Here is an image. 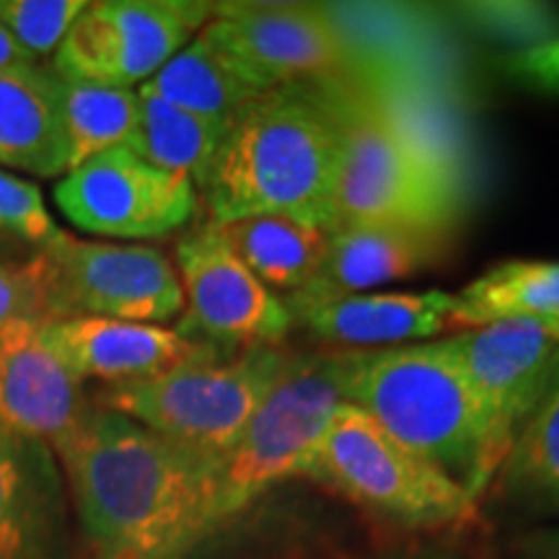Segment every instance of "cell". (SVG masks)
<instances>
[{
  "label": "cell",
  "instance_id": "cell-23",
  "mask_svg": "<svg viewBox=\"0 0 559 559\" xmlns=\"http://www.w3.org/2000/svg\"><path fill=\"white\" fill-rule=\"evenodd\" d=\"M138 122L124 145L158 169L185 174L198 187L230 120L179 109L145 94H138Z\"/></svg>",
  "mask_w": 559,
  "mask_h": 559
},
{
  "label": "cell",
  "instance_id": "cell-21",
  "mask_svg": "<svg viewBox=\"0 0 559 559\" xmlns=\"http://www.w3.org/2000/svg\"><path fill=\"white\" fill-rule=\"evenodd\" d=\"M223 239L264 288L296 296L324 262L326 230L290 215H257L218 226Z\"/></svg>",
  "mask_w": 559,
  "mask_h": 559
},
{
  "label": "cell",
  "instance_id": "cell-13",
  "mask_svg": "<svg viewBox=\"0 0 559 559\" xmlns=\"http://www.w3.org/2000/svg\"><path fill=\"white\" fill-rule=\"evenodd\" d=\"M174 267L187 306L181 337L218 347L283 345L288 337V306L243 267L215 223L181 236Z\"/></svg>",
  "mask_w": 559,
  "mask_h": 559
},
{
  "label": "cell",
  "instance_id": "cell-22",
  "mask_svg": "<svg viewBox=\"0 0 559 559\" xmlns=\"http://www.w3.org/2000/svg\"><path fill=\"white\" fill-rule=\"evenodd\" d=\"M498 321H544L559 326V262L495 264L453 296L451 326L477 330Z\"/></svg>",
  "mask_w": 559,
  "mask_h": 559
},
{
  "label": "cell",
  "instance_id": "cell-31",
  "mask_svg": "<svg viewBox=\"0 0 559 559\" xmlns=\"http://www.w3.org/2000/svg\"><path fill=\"white\" fill-rule=\"evenodd\" d=\"M542 555H544V559H559V534L549 536V539H544Z\"/></svg>",
  "mask_w": 559,
  "mask_h": 559
},
{
  "label": "cell",
  "instance_id": "cell-8",
  "mask_svg": "<svg viewBox=\"0 0 559 559\" xmlns=\"http://www.w3.org/2000/svg\"><path fill=\"white\" fill-rule=\"evenodd\" d=\"M47 321L96 317L164 324L185 309L177 267L143 243L86 241L62 234L32 257Z\"/></svg>",
  "mask_w": 559,
  "mask_h": 559
},
{
  "label": "cell",
  "instance_id": "cell-6",
  "mask_svg": "<svg viewBox=\"0 0 559 559\" xmlns=\"http://www.w3.org/2000/svg\"><path fill=\"white\" fill-rule=\"evenodd\" d=\"M349 349L293 355L288 370L215 461L218 521L228 526L267 489L304 479L306 466L345 404Z\"/></svg>",
  "mask_w": 559,
  "mask_h": 559
},
{
  "label": "cell",
  "instance_id": "cell-7",
  "mask_svg": "<svg viewBox=\"0 0 559 559\" xmlns=\"http://www.w3.org/2000/svg\"><path fill=\"white\" fill-rule=\"evenodd\" d=\"M304 479L319 481L376 519L430 531L474 519L477 500L451 477L391 438L366 412L342 404Z\"/></svg>",
  "mask_w": 559,
  "mask_h": 559
},
{
  "label": "cell",
  "instance_id": "cell-28",
  "mask_svg": "<svg viewBox=\"0 0 559 559\" xmlns=\"http://www.w3.org/2000/svg\"><path fill=\"white\" fill-rule=\"evenodd\" d=\"M13 321H47L45 296L32 262L0 264V330Z\"/></svg>",
  "mask_w": 559,
  "mask_h": 559
},
{
  "label": "cell",
  "instance_id": "cell-5",
  "mask_svg": "<svg viewBox=\"0 0 559 559\" xmlns=\"http://www.w3.org/2000/svg\"><path fill=\"white\" fill-rule=\"evenodd\" d=\"M293 355L283 345H249L153 379L109 383L99 407L120 412L174 445L218 461L283 379Z\"/></svg>",
  "mask_w": 559,
  "mask_h": 559
},
{
  "label": "cell",
  "instance_id": "cell-30",
  "mask_svg": "<svg viewBox=\"0 0 559 559\" xmlns=\"http://www.w3.org/2000/svg\"><path fill=\"white\" fill-rule=\"evenodd\" d=\"M26 66H37L29 55H26L21 47L13 41V37L0 24V70H11V68H26Z\"/></svg>",
  "mask_w": 559,
  "mask_h": 559
},
{
  "label": "cell",
  "instance_id": "cell-1",
  "mask_svg": "<svg viewBox=\"0 0 559 559\" xmlns=\"http://www.w3.org/2000/svg\"><path fill=\"white\" fill-rule=\"evenodd\" d=\"M91 559H187L223 528L215 461L99 404L55 451Z\"/></svg>",
  "mask_w": 559,
  "mask_h": 559
},
{
  "label": "cell",
  "instance_id": "cell-18",
  "mask_svg": "<svg viewBox=\"0 0 559 559\" xmlns=\"http://www.w3.org/2000/svg\"><path fill=\"white\" fill-rule=\"evenodd\" d=\"M285 304V300H283ZM293 324L347 349H383L440 337L451 330V293H379L321 304H285Z\"/></svg>",
  "mask_w": 559,
  "mask_h": 559
},
{
  "label": "cell",
  "instance_id": "cell-17",
  "mask_svg": "<svg viewBox=\"0 0 559 559\" xmlns=\"http://www.w3.org/2000/svg\"><path fill=\"white\" fill-rule=\"evenodd\" d=\"M445 230L404 223H355L326 230L324 262L317 277L285 304H321L391 280L409 277L440 257Z\"/></svg>",
  "mask_w": 559,
  "mask_h": 559
},
{
  "label": "cell",
  "instance_id": "cell-32",
  "mask_svg": "<svg viewBox=\"0 0 559 559\" xmlns=\"http://www.w3.org/2000/svg\"><path fill=\"white\" fill-rule=\"evenodd\" d=\"M430 559H440V557H430Z\"/></svg>",
  "mask_w": 559,
  "mask_h": 559
},
{
  "label": "cell",
  "instance_id": "cell-29",
  "mask_svg": "<svg viewBox=\"0 0 559 559\" xmlns=\"http://www.w3.org/2000/svg\"><path fill=\"white\" fill-rule=\"evenodd\" d=\"M502 70L521 86L559 96V37L510 52L502 60Z\"/></svg>",
  "mask_w": 559,
  "mask_h": 559
},
{
  "label": "cell",
  "instance_id": "cell-9",
  "mask_svg": "<svg viewBox=\"0 0 559 559\" xmlns=\"http://www.w3.org/2000/svg\"><path fill=\"white\" fill-rule=\"evenodd\" d=\"M205 0H99L86 9L52 58L60 79L111 88L143 86L213 19Z\"/></svg>",
  "mask_w": 559,
  "mask_h": 559
},
{
  "label": "cell",
  "instance_id": "cell-4",
  "mask_svg": "<svg viewBox=\"0 0 559 559\" xmlns=\"http://www.w3.org/2000/svg\"><path fill=\"white\" fill-rule=\"evenodd\" d=\"M345 404L373 417L477 502L498 479L469 383L443 340L349 349Z\"/></svg>",
  "mask_w": 559,
  "mask_h": 559
},
{
  "label": "cell",
  "instance_id": "cell-20",
  "mask_svg": "<svg viewBox=\"0 0 559 559\" xmlns=\"http://www.w3.org/2000/svg\"><path fill=\"white\" fill-rule=\"evenodd\" d=\"M179 109L230 120L236 111L267 94L257 75L213 32L202 29L164 68L138 88Z\"/></svg>",
  "mask_w": 559,
  "mask_h": 559
},
{
  "label": "cell",
  "instance_id": "cell-15",
  "mask_svg": "<svg viewBox=\"0 0 559 559\" xmlns=\"http://www.w3.org/2000/svg\"><path fill=\"white\" fill-rule=\"evenodd\" d=\"M94 404L47 345L37 321L0 330V425L58 451Z\"/></svg>",
  "mask_w": 559,
  "mask_h": 559
},
{
  "label": "cell",
  "instance_id": "cell-24",
  "mask_svg": "<svg viewBox=\"0 0 559 559\" xmlns=\"http://www.w3.org/2000/svg\"><path fill=\"white\" fill-rule=\"evenodd\" d=\"M500 498L534 515H559V376L498 472Z\"/></svg>",
  "mask_w": 559,
  "mask_h": 559
},
{
  "label": "cell",
  "instance_id": "cell-27",
  "mask_svg": "<svg viewBox=\"0 0 559 559\" xmlns=\"http://www.w3.org/2000/svg\"><path fill=\"white\" fill-rule=\"evenodd\" d=\"M0 234H9L37 249L52 243L62 234L39 187L5 169H0Z\"/></svg>",
  "mask_w": 559,
  "mask_h": 559
},
{
  "label": "cell",
  "instance_id": "cell-11",
  "mask_svg": "<svg viewBox=\"0 0 559 559\" xmlns=\"http://www.w3.org/2000/svg\"><path fill=\"white\" fill-rule=\"evenodd\" d=\"M55 205L75 228L109 239H158L198 213V187L117 145L62 174Z\"/></svg>",
  "mask_w": 559,
  "mask_h": 559
},
{
  "label": "cell",
  "instance_id": "cell-25",
  "mask_svg": "<svg viewBox=\"0 0 559 559\" xmlns=\"http://www.w3.org/2000/svg\"><path fill=\"white\" fill-rule=\"evenodd\" d=\"M62 81V132L68 171L99 153L124 145L138 122V91L86 81Z\"/></svg>",
  "mask_w": 559,
  "mask_h": 559
},
{
  "label": "cell",
  "instance_id": "cell-3",
  "mask_svg": "<svg viewBox=\"0 0 559 559\" xmlns=\"http://www.w3.org/2000/svg\"><path fill=\"white\" fill-rule=\"evenodd\" d=\"M342 124V160L332 228L404 223L445 230L459 207L456 158L417 115L370 81L332 83Z\"/></svg>",
  "mask_w": 559,
  "mask_h": 559
},
{
  "label": "cell",
  "instance_id": "cell-12",
  "mask_svg": "<svg viewBox=\"0 0 559 559\" xmlns=\"http://www.w3.org/2000/svg\"><path fill=\"white\" fill-rule=\"evenodd\" d=\"M207 29L267 91L358 75V55L347 34L330 11L317 5L215 3Z\"/></svg>",
  "mask_w": 559,
  "mask_h": 559
},
{
  "label": "cell",
  "instance_id": "cell-26",
  "mask_svg": "<svg viewBox=\"0 0 559 559\" xmlns=\"http://www.w3.org/2000/svg\"><path fill=\"white\" fill-rule=\"evenodd\" d=\"M83 9L86 0H0V24L39 66L55 58Z\"/></svg>",
  "mask_w": 559,
  "mask_h": 559
},
{
  "label": "cell",
  "instance_id": "cell-16",
  "mask_svg": "<svg viewBox=\"0 0 559 559\" xmlns=\"http://www.w3.org/2000/svg\"><path fill=\"white\" fill-rule=\"evenodd\" d=\"M66 513L55 451L0 425V559H68Z\"/></svg>",
  "mask_w": 559,
  "mask_h": 559
},
{
  "label": "cell",
  "instance_id": "cell-10",
  "mask_svg": "<svg viewBox=\"0 0 559 559\" xmlns=\"http://www.w3.org/2000/svg\"><path fill=\"white\" fill-rule=\"evenodd\" d=\"M443 345L469 383L489 453L502 469L521 430L559 376V326L544 321H498L461 330L445 337Z\"/></svg>",
  "mask_w": 559,
  "mask_h": 559
},
{
  "label": "cell",
  "instance_id": "cell-2",
  "mask_svg": "<svg viewBox=\"0 0 559 559\" xmlns=\"http://www.w3.org/2000/svg\"><path fill=\"white\" fill-rule=\"evenodd\" d=\"M340 160L332 83L272 88L230 117L198 194L215 226L290 215L330 230Z\"/></svg>",
  "mask_w": 559,
  "mask_h": 559
},
{
  "label": "cell",
  "instance_id": "cell-14",
  "mask_svg": "<svg viewBox=\"0 0 559 559\" xmlns=\"http://www.w3.org/2000/svg\"><path fill=\"white\" fill-rule=\"evenodd\" d=\"M47 345L81 383H128L166 373L187 362L226 355L218 345L181 337L164 324L70 317L41 324Z\"/></svg>",
  "mask_w": 559,
  "mask_h": 559
},
{
  "label": "cell",
  "instance_id": "cell-19",
  "mask_svg": "<svg viewBox=\"0 0 559 559\" xmlns=\"http://www.w3.org/2000/svg\"><path fill=\"white\" fill-rule=\"evenodd\" d=\"M0 169L41 179L68 174L62 81L52 68L0 70Z\"/></svg>",
  "mask_w": 559,
  "mask_h": 559
}]
</instances>
